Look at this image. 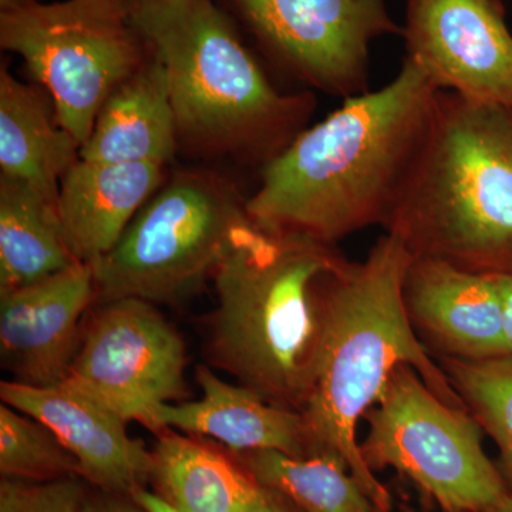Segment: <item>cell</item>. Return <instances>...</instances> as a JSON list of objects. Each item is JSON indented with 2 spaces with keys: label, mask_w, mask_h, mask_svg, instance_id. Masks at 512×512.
<instances>
[{
  "label": "cell",
  "mask_w": 512,
  "mask_h": 512,
  "mask_svg": "<svg viewBox=\"0 0 512 512\" xmlns=\"http://www.w3.org/2000/svg\"><path fill=\"white\" fill-rule=\"evenodd\" d=\"M134 497L140 501L141 504L146 505L148 510L151 512H175L168 507L167 504H164L160 498L156 497L150 491H147V488L144 490L138 491ZM251 512H302L296 507L295 504L291 503L288 498L284 497V495L276 493V491L269 490V488H265L264 497L261 498L258 504L255 505L254 510Z\"/></svg>",
  "instance_id": "d4e9b609"
},
{
  "label": "cell",
  "mask_w": 512,
  "mask_h": 512,
  "mask_svg": "<svg viewBox=\"0 0 512 512\" xmlns=\"http://www.w3.org/2000/svg\"><path fill=\"white\" fill-rule=\"evenodd\" d=\"M338 247L261 227L235 234L212 276L205 356L266 402L302 412L315 372Z\"/></svg>",
  "instance_id": "3957f363"
},
{
  "label": "cell",
  "mask_w": 512,
  "mask_h": 512,
  "mask_svg": "<svg viewBox=\"0 0 512 512\" xmlns=\"http://www.w3.org/2000/svg\"><path fill=\"white\" fill-rule=\"evenodd\" d=\"M165 180L167 165L79 158L64 174L57 204L74 258L93 265L109 254Z\"/></svg>",
  "instance_id": "2e32d148"
},
{
  "label": "cell",
  "mask_w": 512,
  "mask_h": 512,
  "mask_svg": "<svg viewBox=\"0 0 512 512\" xmlns=\"http://www.w3.org/2000/svg\"><path fill=\"white\" fill-rule=\"evenodd\" d=\"M413 259L400 235L386 231L363 261H348L329 276L318 359L301 412L312 456L342 458L380 512L390 511L392 497L363 460L357 424L394 370L412 366L444 403L468 412L410 322L403 289Z\"/></svg>",
  "instance_id": "7a4b0ae2"
},
{
  "label": "cell",
  "mask_w": 512,
  "mask_h": 512,
  "mask_svg": "<svg viewBox=\"0 0 512 512\" xmlns=\"http://www.w3.org/2000/svg\"><path fill=\"white\" fill-rule=\"evenodd\" d=\"M134 25L164 64L178 140L265 167L302 133L311 93H282L215 0H131Z\"/></svg>",
  "instance_id": "277c9868"
},
{
  "label": "cell",
  "mask_w": 512,
  "mask_h": 512,
  "mask_svg": "<svg viewBox=\"0 0 512 512\" xmlns=\"http://www.w3.org/2000/svg\"><path fill=\"white\" fill-rule=\"evenodd\" d=\"M501 302H503V320L505 343L508 355L512 356V272L495 275Z\"/></svg>",
  "instance_id": "4316f807"
},
{
  "label": "cell",
  "mask_w": 512,
  "mask_h": 512,
  "mask_svg": "<svg viewBox=\"0 0 512 512\" xmlns=\"http://www.w3.org/2000/svg\"><path fill=\"white\" fill-rule=\"evenodd\" d=\"M77 261L59 205L22 181L0 177V293L59 274Z\"/></svg>",
  "instance_id": "ffe728a7"
},
{
  "label": "cell",
  "mask_w": 512,
  "mask_h": 512,
  "mask_svg": "<svg viewBox=\"0 0 512 512\" xmlns=\"http://www.w3.org/2000/svg\"><path fill=\"white\" fill-rule=\"evenodd\" d=\"M151 454L153 494L175 512H251L264 497L234 451L207 439L164 429Z\"/></svg>",
  "instance_id": "e0dca14e"
},
{
  "label": "cell",
  "mask_w": 512,
  "mask_h": 512,
  "mask_svg": "<svg viewBox=\"0 0 512 512\" xmlns=\"http://www.w3.org/2000/svg\"><path fill=\"white\" fill-rule=\"evenodd\" d=\"M0 45L25 60L80 146L111 93L151 57L131 0H64L0 13Z\"/></svg>",
  "instance_id": "52a82bcc"
},
{
  "label": "cell",
  "mask_w": 512,
  "mask_h": 512,
  "mask_svg": "<svg viewBox=\"0 0 512 512\" xmlns=\"http://www.w3.org/2000/svg\"><path fill=\"white\" fill-rule=\"evenodd\" d=\"M481 512H512V493L508 491L493 507L487 508V510Z\"/></svg>",
  "instance_id": "f1b7e54d"
},
{
  "label": "cell",
  "mask_w": 512,
  "mask_h": 512,
  "mask_svg": "<svg viewBox=\"0 0 512 512\" xmlns=\"http://www.w3.org/2000/svg\"><path fill=\"white\" fill-rule=\"evenodd\" d=\"M403 293L414 330L440 357L476 362L508 356L495 275L414 258Z\"/></svg>",
  "instance_id": "5bb4252c"
},
{
  "label": "cell",
  "mask_w": 512,
  "mask_h": 512,
  "mask_svg": "<svg viewBox=\"0 0 512 512\" xmlns=\"http://www.w3.org/2000/svg\"><path fill=\"white\" fill-rule=\"evenodd\" d=\"M235 454L262 487L284 495L302 512H380L345 461L333 454L292 457L274 450Z\"/></svg>",
  "instance_id": "44dd1931"
},
{
  "label": "cell",
  "mask_w": 512,
  "mask_h": 512,
  "mask_svg": "<svg viewBox=\"0 0 512 512\" xmlns=\"http://www.w3.org/2000/svg\"><path fill=\"white\" fill-rule=\"evenodd\" d=\"M96 301L87 264L0 293V363L9 380L33 387L63 383Z\"/></svg>",
  "instance_id": "7c38bea8"
},
{
  "label": "cell",
  "mask_w": 512,
  "mask_h": 512,
  "mask_svg": "<svg viewBox=\"0 0 512 512\" xmlns=\"http://www.w3.org/2000/svg\"><path fill=\"white\" fill-rule=\"evenodd\" d=\"M0 399L49 427L94 488L134 495L150 484L151 450L128 436L123 417L76 387H33L8 379L0 383Z\"/></svg>",
  "instance_id": "4fadbf2b"
},
{
  "label": "cell",
  "mask_w": 512,
  "mask_h": 512,
  "mask_svg": "<svg viewBox=\"0 0 512 512\" xmlns=\"http://www.w3.org/2000/svg\"><path fill=\"white\" fill-rule=\"evenodd\" d=\"M92 490L82 476L45 481L0 477V512H83Z\"/></svg>",
  "instance_id": "cb8c5ba5"
},
{
  "label": "cell",
  "mask_w": 512,
  "mask_h": 512,
  "mask_svg": "<svg viewBox=\"0 0 512 512\" xmlns=\"http://www.w3.org/2000/svg\"><path fill=\"white\" fill-rule=\"evenodd\" d=\"M83 512H151L134 495L109 493L94 488Z\"/></svg>",
  "instance_id": "484cf974"
},
{
  "label": "cell",
  "mask_w": 512,
  "mask_h": 512,
  "mask_svg": "<svg viewBox=\"0 0 512 512\" xmlns=\"http://www.w3.org/2000/svg\"><path fill=\"white\" fill-rule=\"evenodd\" d=\"M282 66L313 89L340 96L367 90L370 45L402 35L386 0H232Z\"/></svg>",
  "instance_id": "30bf717a"
},
{
  "label": "cell",
  "mask_w": 512,
  "mask_h": 512,
  "mask_svg": "<svg viewBox=\"0 0 512 512\" xmlns=\"http://www.w3.org/2000/svg\"><path fill=\"white\" fill-rule=\"evenodd\" d=\"M249 220L247 200L227 178L188 168L171 174L116 247L92 265L96 303L187 301L212 279Z\"/></svg>",
  "instance_id": "8992f818"
},
{
  "label": "cell",
  "mask_w": 512,
  "mask_h": 512,
  "mask_svg": "<svg viewBox=\"0 0 512 512\" xmlns=\"http://www.w3.org/2000/svg\"><path fill=\"white\" fill-rule=\"evenodd\" d=\"M386 231L414 258L512 272V109L440 92Z\"/></svg>",
  "instance_id": "5b68a950"
},
{
  "label": "cell",
  "mask_w": 512,
  "mask_h": 512,
  "mask_svg": "<svg viewBox=\"0 0 512 512\" xmlns=\"http://www.w3.org/2000/svg\"><path fill=\"white\" fill-rule=\"evenodd\" d=\"M82 476L73 454L42 421L0 404V477L56 480Z\"/></svg>",
  "instance_id": "603a6c76"
},
{
  "label": "cell",
  "mask_w": 512,
  "mask_h": 512,
  "mask_svg": "<svg viewBox=\"0 0 512 512\" xmlns=\"http://www.w3.org/2000/svg\"><path fill=\"white\" fill-rule=\"evenodd\" d=\"M440 366L468 412L490 434L501 454V476L512 493V356L444 359Z\"/></svg>",
  "instance_id": "7402d4cb"
},
{
  "label": "cell",
  "mask_w": 512,
  "mask_h": 512,
  "mask_svg": "<svg viewBox=\"0 0 512 512\" xmlns=\"http://www.w3.org/2000/svg\"><path fill=\"white\" fill-rule=\"evenodd\" d=\"M42 3V0H0V13L16 12Z\"/></svg>",
  "instance_id": "83f0119b"
},
{
  "label": "cell",
  "mask_w": 512,
  "mask_h": 512,
  "mask_svg": "<svg viewBox=\"0 0 512 512\" xmlns=\"http://www.w3.org/2000/svg\"><path fill=\"white\" fill-rule=\"evenodd\" d=\"M195 379L201 399L158 407L150 431L171 429L207 437L235 453L274 450L292 457L312 456L301 412L266 402L242 384L225 382L207 365L197 366Z\"/></svg>",
  "instance_id": "9a60e30c"
},
{
  "label": "cell",
  "mask_w": 512,
  "mask_h": 512,
  "mask_svg": "<svg viewBox=\"0 0 512 512\" xmlns=\"http://www.w3.org/2000/svg\"><path fill=\"white\" fill-rule=\"evenodd\" d=\"M440 90L404 59L392 82L349 97L262 167L247 200L261 227L336 247L392 220L429 134Z\"/></svg>",
  "instance_id": "6da1fadb"
},
{
  "label": "cell",
  "mask_w": 512,
  "mask_h": 512,
  "mask_svg": "<svg viewBox=\"0 0 512 512\" xmlns=\"http://www.w3.org/2000/svg\"><path fill=\"white\" fill-rule=\"evenodd\" d=\"M183 336L154 303L136 298L96 303L63 383L148 430L163 404L183 402Z\"/></svg>",
  "instance_id": "9c48e42d"
},
{
  "label": "cell",
  "mask_w": 512,
  "mask_h": 512,
  "mask_svg": "<svg viewBox=\"0 0 512 512\" xmlns=\"http://www.w3.org/2000/svg\"><path fill=\"white\" fill-rule=\"evenodd\" d=\"M79 141L57 119L43 87L0 69V177L35 188L59 204L64 174L80 158Z\"/></svg>",
  "instance_id": "d6986e66"
},
{
  "label": "cell",
  "mask_w": 512,
  "mask_h": 512,
  "mask_svg": "<svg viewBox=\"0 0 512 512\" xmlns=\"http://www.w3.org/2000/svg\"><path fill=\"white\" fill-rule=\"evenodd\" d=\"M360 453L376 474L394 468L446 512H481L508 493L470 412L448 406L409 365H400L367 412Z\"/></svg>",
  "instance_id": "ba28073f"
},
{
  "label": "cell",
  "mask_w": 512,
  "mask_h": 512,
  "mask_svg": "<svg viewBox=\"0 0 512 512\" xmlns=\"http://www.w3.org/2000/svg\"><path fill=\"white\" fill-rule=\"evenodd\" d=\"M406 57L440 92L512 109V33L500 0H407Z\"/></svg>",
  "instance_id": "8fae6325"
},
{
  "label": "cell",
  "mask_w": 512,
  "mask_h": 512,
  "mask_svg": "<svg viewBox=\"0 0 512 512\" xmlns=\"http://www.w3.org/2000/svg\"><path fill=\"white\" fill-rule=\"evenodd\" d=\"M180 146L164 64L151 52L136 73L120 84L94 121L80 158L101 163L167 165Z\"/></svg>",
  "instance_id": "ac0fdd59"
}]
</instances>
